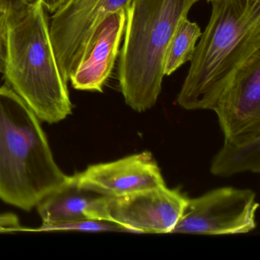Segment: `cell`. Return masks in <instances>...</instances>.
<instances>
[{"label": "cell", "instance_id": "obj_13", "mask_svg": "<svg viewBox=\"0 0 260 260\" xmlns=\"http://www.w3.org/2000/svg\"><path fill=\"white\" fill-rule=\"evenodd\" d=\"M202 33L198 24L191 22L188 17L181 20L166 53L164 75H172L186 62L191 61Z\"/></svg>", "mask_w": 260, "mask_h": 260}, {"label": "cell", "instance_id": "obj_12", "mask_svg": "<svg viewBox=\"0 0 260 260\" xmlns=\"http://www.w3.org/2000/svg\"><path fill=\"white\" fill-rule=\"evenodd\" d=\"M259 173L260 134L241 139H226L211 166L214 176L229 177L238 173Z\"/></svg>", "mask_w": 260, "mask_h": 260}, {"label": "cell", "instance_id": "obj_14", "mask_svg": "<svg viewBox=\"0 0 260 260\" xmlns=\"http://www.w3.org/2000/svg\"><path fill=\"white\" fill-rule=\"evenodd\" d=\"M29 231H85V232H127L121 225L99 220H80L54 225H42Z\"/></svg>", "mask_w": 260, "mask_h": 260}, {"label": "cell", "instance_id": "obj_16", "mask_svg": "<svg viewBox=\"0 0 260 260\" xmlns=\"http://www.w3.org/2000/svg\"><path fill=\"white\" fill-rule=\"evenodd\" d=\"M7 27H8V16L7 13L0 11V74H4V71Z\"/></svg>", "mask_w": 260, "mask_h": 260}, {"label": "cell", "instance_id": "obj_10", "mask_svg": "<svg viewBox=\"0 0 260 260\" xmlns=\"http://www.w3.org/2000/svg\"><path fill=\"white\" fill-rule=\"evenodd\" d=\"M80 183L107 197H118L166 185L157 162L148 151L89 166L76 173Z\"/></svg>", "mask_w": 260, "mask_h": 260}, {"label": "cell", "instance_id": "obj_17", "mask_svg": "<svg viewBox=\"0 0 260 260\" xmlns=\"http://www.w3.org/2000/svg\"><path fill=\"white\" fill-rule=\"evenodd\" d=\"M30 0H0V11L7 15L13 14L22 10Z\"/></svg>", "mask_w": 260, "mask_h": 260}, {"label": "cell", "instance_id": "obj_4", "mask_svg": "<svg viewBox=\"0 0 260 260\" xmlns=\"http://www.w3.org/2000/svg\"><path fill=\"white\" fill-rule=\"evenodd\" d=\"M202 0H131L126 10L118 79L126 104L144 112L162 91L164 59L170 40L191 7ZM208 1V0H206Z\"/></svg>", "mask_w": 260, "mask_h": 260}, {"label": "cell", "instance_id": "obj_8", "mask_svg": "<svg viewBox=\"0 0 260 260\" xmlns=\"http://www.w3.org/2000/svg\"><path fill=\"white\" fill-rule=\"evenodd\" d=\"M213 111L226 139L260 134V52L236 71Z\"/></svg>", "mask_w": 260, "mask_h": 260}, {"label": "cell", "instance_id": "obj_9", "mask_svg": "<svg viewBox=\"0 0 260 260\" xmlns=\"http://www.w3.org/2000/svg\"><path fill=\"white\" fill-rule=\"evenodd\" d=\"M126 10L106 16L92 31L69 81L77 90L103 92L119 55L124 36Z\"/></svg>", "mask_w": 260, "mask_h": 260}, {"label": "cell", "instance_id": "obj_18", "mask_svg": "<svg viewBox=\"0 0 260 260\" xmlns=\"http://www.w3.org/2000/svg\"><path fill=\"white\" fill-rule=\"evenodd\" d=\"M38 1L42 3L47 12L53 14L63 4H66L68 0H38Z\"/></svg>", "mask_w": 260, "mask_h": 260}, {"label": "cell", "instance_id": "obj_2", "mask_svg": "<svg viewBox=\"0 0 260 260\" xmlns=\"http://www.w3.org/2000/svg\"><path fill=\"white\" fill-rule=\"evenodd\" d=\"M8 16L4 75L39 120L53 124L72 113L68 83L62 77L42 3L30 0Z\"/></svg>", "mask_w": 260, "mask_h": 260}, {"label": "cell", "instance_id": "obj_15", "mask_svg": "<svg viewBox=\"0 0 260 260\" xmlns=\"http://www.w3.org/2000/svg\"><path fill=\"white\" fill-rule=\"evenodd\" d=\"M28 228L21 226L19 217L13 213L0 214V234L27 231Z\"/></svg>", "mask_w": 260, "mask_h": 260}, {"label": "cell", "instance_id": "obj_1", "mask_svg": "<svg viewBox=\"0 0 260 260\" xmlns=\"http://www.w3.org/2000/svg\"><path fill=\"white\" fill-rule=\"evenodd\" d=\"M211 14L177 96L186 110H213L236 71L260 52V0H208Z\"/></svg>", "mask_w": 260, "mask_h": 260}, {"label": "cell", "instance_id": "obj_7", "mask_svg": "<svg viewBox=\"0 0 260 260\" xmlns=\"http://www.w3.org/2000/svg\"><path fill=\"white\" fill-rule=\"evenodd\" d=\"M188 199L166 185L118 197H108L107 220L127 232L172 234Z\"/></svg>", "mask_w": 260, "mask_h": 260}, {"label": "cell", "instance_id": "obj_3", "mask_svg": "<svg viewBox=\"0 0 260 260\" xmlns=\"http://www.w3.org/2000/svg\"><path fill=\"white\" fill-rule=\"evenodd\" d=\"M68 177L37 115L10 86H0V199L29 211Z\"/></svg>", "mask_w": 260, "mask_h": 260}, {"label": "cell", "instance_id": "obj_11", "mask_svg": "<svg viewBox=\"0 0 260 260\" xmlns=\"http://www.w3.org/2000/svg\"><path fill=\"white\" fill-rule=\"evenodd\" d=\"M107 196L69 176L58 188L38 204L42 225H54L80 220H107Z\"/></svg>", "mask_w": 260, "mask_h": 260}, {"label": "cell", "instance_id": "obj_6", "mask_svg": "<svg viewBox=\"0 0 260 260\" xmlns=\"http://www.w3.org/2000/svg\"><path fill=\"white\" fill-rule=\"evenodd\" d=\"M131 0H68L51 16L50 36L63 80L68 83L95 27L106 16L125 9Z\"/></svg>", "mask_w": 260, "mask_h": 260}, {"label": "cell", "instance_id": "obj_5", "mask_svg": "<svg viewBox=\"0 0 260 260\" xmlns=\"http://www.w3.org/2000/svg\"><path fill=\"white\" fill-rule=\"evenodd\" d=\"M255 193L250 189L223 187L188 199L172 234L233 235L256 228Z\"/></svg>", "mask_w": 260, "mask_h": 260}]
</instances>
